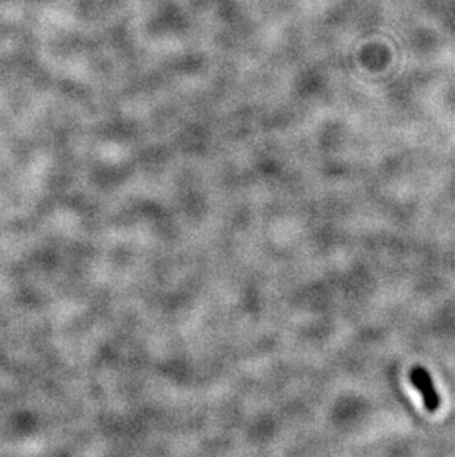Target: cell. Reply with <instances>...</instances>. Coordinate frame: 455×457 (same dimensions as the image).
Here are the masks:
<instances>
[{
	"instance_id": "6da1fadb",
	"label": "cell",
	"mask_w": 455,
	"mask_h": 457,
	"mask_svg": "<svg viewBox=\"0 0 455 457\" xmlns=\"http://www.w3.org/2000/svg\"><path fill=\"white\" fill-rule=\"evenodd\" d=\"M410 379L413 385L421 393L424 407L432 413L436 412L441 406V397L433 385L429 371L423 367H414L410 373Z\"/></svg>"
}]
</instances>
